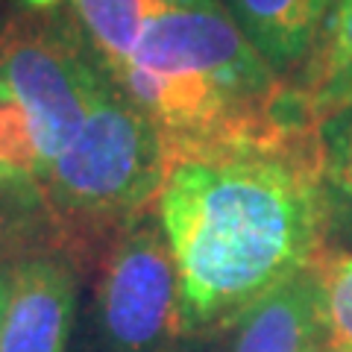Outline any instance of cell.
<instances>
[{"mask_svg": "<svg viewBox=\"0 0 352 352\" xmlns=\"http://www.w3.org/2000/svg\"><path fill=\"white\" fill-rule=\"evenodd\" d=\"M156 208L188 332L238 323L320 258L329 223L320 129L170 156Z\"/></svg>", "mask_w": 352, "mask_h": 352, "instance_id": "6da1fadb", "label": "cell"}, {"mask_svg": "<svg viewBox=\"0 0 352 352\" xmlns=\"http://www.w3.org/2000/svg\"><path fill=\"white\" fill-rule=\"evenodd\" d=\"M168 162L153 120L112 85L76 138L36 176L53 250L74 264L106 256L120 232L156 208Z\"/></svg>", "mask_w": 352, "mask_h": 352, "instance_id": "7a4b0ae2", "label": "cell"}, {"mask_svg": "<svg viewBox=\"0 0 352 352\" xmlns=\"http://www.w3.org/2000/svg\"><path fill=\"white\" fill-rule=\"evenodd\" d=\"M0 80L27 115L38 170L71 144L94 103L112 88L74 15L59 9H21L0 27Z\"/></svg>", "mask_w": 352, "mask_h": 352, "instance_id": "3957f363", "label": "cell"}, {"mask_svg": "<svg viewBox=\"0 0 352 352\" xmlns=\"http://www.w3.org/2000/svg\"><path fill=\"white\" fill-rule=\"evenodd\" d=\"M94 308L106 352H170L188 332L159 214L138 217L106 250Z\"/></svg>", "mask_w": 352, "mask_h": 352, "instance_id": "277c9868", "label": "cell"}, {"mask_svg": "<svg viewBox=\"0 0 352 352\" xmlns=\"http://www.w3.org/2000/svg\"><path fill=\"white\" fill-rule=\"evenodd\" d=\"M76 264L41 250L9 267L0 352H65L76 308Z\"/></svg>", "mask_w": 352, "mask_h": 352, "instance_id": "5b68a950", "label": "cell"}, {"mask_svg": "<svg viewBox=\"0 0 352 352\" xmlns=\"http://www.w3.org/2000/svg\"><path fill=\"white\" fill-rule=\"evenodd\" d=\"M314 264L276 285L238 317L232 352H332Z\"/></svg>", "mask_w": 352, "mask_h": 352, "instance_id": "8992f818", "label": "cell"}, {"mask_svg": "<svg viewBox=\"0 0 352 352\" xmlns=\"http://www.w3.org/2000/svg\"><path fill=\"white\" fill-rule=\"evenodd\" d=\"M291 91L314 126L352 112V0H335Z\"/></svg>", "mask_w": 352, "mask_h": 352, "instance_id": "52a82bcc", "label": "cell"}, {"mask_svg": "<svg viewBox=\"0 0 352 352\" xmlns=\"http://www.w3.org/2000/svg\"><path fill=\"white\" fill-rule=\"evenodd\" d=\"M276 74L302 65L332 0H220Z\"/></svg>", "mask_w": 352, "mask_h": 352, "instance_id": "ba28073f", "label": "cell"}, {"mask_svg": "<svg viewBox=\"0 0 352 352\" xmlns=\"http://www.w3.org/2000/svg\"><path fill=\"white\" fill-rule=\"evenodd\" d=\"M170 3L176 0H71V9L91 56L112 80L135 50L150 18Z\"/></svg>", "mask_w": 352, "mask_h": 352, "instance_id": "9c48e42d", "label": "cell"}, {"mask_svg": "<svg viewBox=\"0 0 352 352\" xmlns=\"http://www.w3.org/2000/svg\"><path fill=\"white\" fill-rule=\"evenodd\" d=\"M41 250H53V238L36 176L0 170V264L12 267Z\"/></svg>", "mask_w": 352, "mask_h": 352, "instance_id": "30bf717a", "label": "cell"}, {"mask_svg": "<svg viewBox=\"0 0 352 352\" xmlns=\"http://www.w3.org/2000/svg\"><path fill=\"white\" fill-rule=\"evenodd\" d=\"M323 317L332 352H352V256L317 258Z\"/></svg>", "mask_w": 352, "mask_h": 352, "instance_id": "8fae6325", "label": "cell"}, {"mask_svg": "<svg viewBox=\"0 0 352 352\" xmlns=\"http://www.w3.org/2000/svg\"><path fill=\"white\" fill-rule=\"evenodd\" d=\"M326 153V200L352 223V112L329 120L320 129Z\"/></svg>", "mask_w": 352, "mask_h": 352, "instance_id": "7c38bea8", "label": "cell"}, {"mask_svg": "<svg viewBox=\"0 0 352 352\" xmlns=\"http://www.w3.org/2000/svg\"><path fill=\"white\" fill-rule=\"evenodd\" d=\"M0 170H15L30 176L38 173V156L36 144H32L27 115L3 80H0Z\"/></svg>", "mask_w": 352, "mask_h": 352, "instance_id": "4fadbf2b", "label": "cell"}, {"mask_svg": "<svg viewBox=\"0 0 352 352\" xmlns=\"http://www.w3.org/2000/svg\"><path fill=\"white\" fill-rule=\"evenodd\" d=\"M59 3L62 0H21L27 12H53V9H59Z\"/></svg>", "mask_w": 352, "mask_h": 352, "instance_id": "5bb4252c", "label": "cell"}, {"mask_svg": "<svg viewBox=\"0 0 352 352\" xmlns=\"http://www.w3.org/2000/svg\"><path fill=\"white\" fill-rule=\"evenodd\" d=\"M6 296H9V267H6V264H0V320H3Z\"/></svg>", "mask_w": 352, "mask_h": 352, "instance_id": "9a60e30c", "label": "cell"}, {"mask_svg": "<svg viewBox=\"0 0 352 352\" xmlns=\"http://www.w3.org/2000/svg\"><path fill=\"white\" fill-rule=\"evenodd\" d=\"M332 3H335V0H332Z\"/></svg>", "mask_w": 352, "mask_h": 352, "instance_id": "2e32d148", "label": "cell"}]
</instances>
